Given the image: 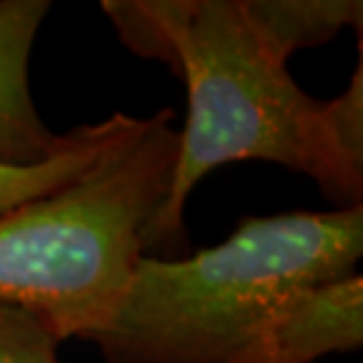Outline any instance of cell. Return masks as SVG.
I'll use <instances>...</instances> for the list:
<instances>
[{"mask_svg":"<svg viewBox=\"0 0 363 363\" xmlns=\"http://www.w3.org/2000/svg\"><path fill=\"white\" fill-rule=\"evenodd\" d=\"M137 123L135 116L113 113L106 121L81 125L69 133V142L60 154L38 165H0V213L24 201L52 191L85 172L104 151L121 140Z\"/></svg>","mask_w":363,"mask_h":363,"instance_id":"6","label":"cell"},{"mask_svg":"<svg viewBox=\"0 0 363 363\" xmlns=\"http://www.w3.org/2000/svg\"><path fill=\"white\" fill-rule=\"evenodd\" d=\"M361 345L363 279L352 274L286 297L231 363H316Z\"/></svg>","mask_w":363,"mask_h":363,"instance_id":"4","label":"cell"},{"mask_svg":"<svg viewBox=\"0 0 363 363\" xmlns=\"http://www.w3.org/2000/svg\"><path fill=\"white\" fill-rule=\"evenodd\" d=\"M101 10L133 52L165 62L186 88L175 175L144 255L189 248L194 186L236 161L283 165L314 179L340 208L363 206V50L350 88L314 99L290 78L248 0H104Z\"/></svg>","mask_w":363,"mask_h":363,"instance_id":"1","label":"cell"},{"mask_svg":"<svg viewBox=\"0 0 363 363\" xmlns=\"http://www.w3.org/2000/svg\"><path fill=\"white\" fill-rule=\"evenodd\" d=\"M57 347L33 321L0 314V363H62Z\"/></svg>","mask_w":363,"mask_h":363,"instance_id":"8","label":"cell"},{"mask_svg":"<svg viewBox=\"0 0 363 363\" xmlns=\"http://www.w3.org/2000/svg\"><path fill=\"white\" fill-rule=\"evenodd\" d=\"M48 0H0V165H38L67 147L40 118L28 85L35 35L50 12Z\"/></svg>","mask_w":363,"mask_h":363,"instance_id":"5","label":"cell"},{"mask_svg":"<svg viewBox=\"0 0 363 363\" xmlns=\"http://www.w3.org/2000/svg\"><path fill=\"white\" fill-rule=\"evenodd\" d=\"M361 257L363 206L245 217L215 248L142 255L90 342L106 363H231L286 297L359 274Z\"/></svg>","mask_w":363,"mask_h":363,"instance_id":"2","label":"cell"},{"mask_svg":"<svg viewBox=\"0 0 363 363\" xmlns=\"http://www.w3.org/2000/svg\"><path fill=\"white\" fill-rule=\"evenodd\" d=\"M175 111L161 108L67 184L0 213V314L33 321L57 345L111 321L170 194Z\"/></svg>","mask_w":363,"mask_h":363,"instance_id":"3","label":"cell"},{"mask_svg":"<svg viewBox=\"0 0 363 363\" xmlns=\"http://www.w3.org/2000/svg\"><path fill=\"white\" fill-rule=\"evenodd\" d=\"M259 31L283 60L295 50L318 48L352 26L363 33L359 0H248Z\"/></svg>","mask_w":363,"mask_h":363,"instance_id":"7","label":"cell"}]
</instances>
